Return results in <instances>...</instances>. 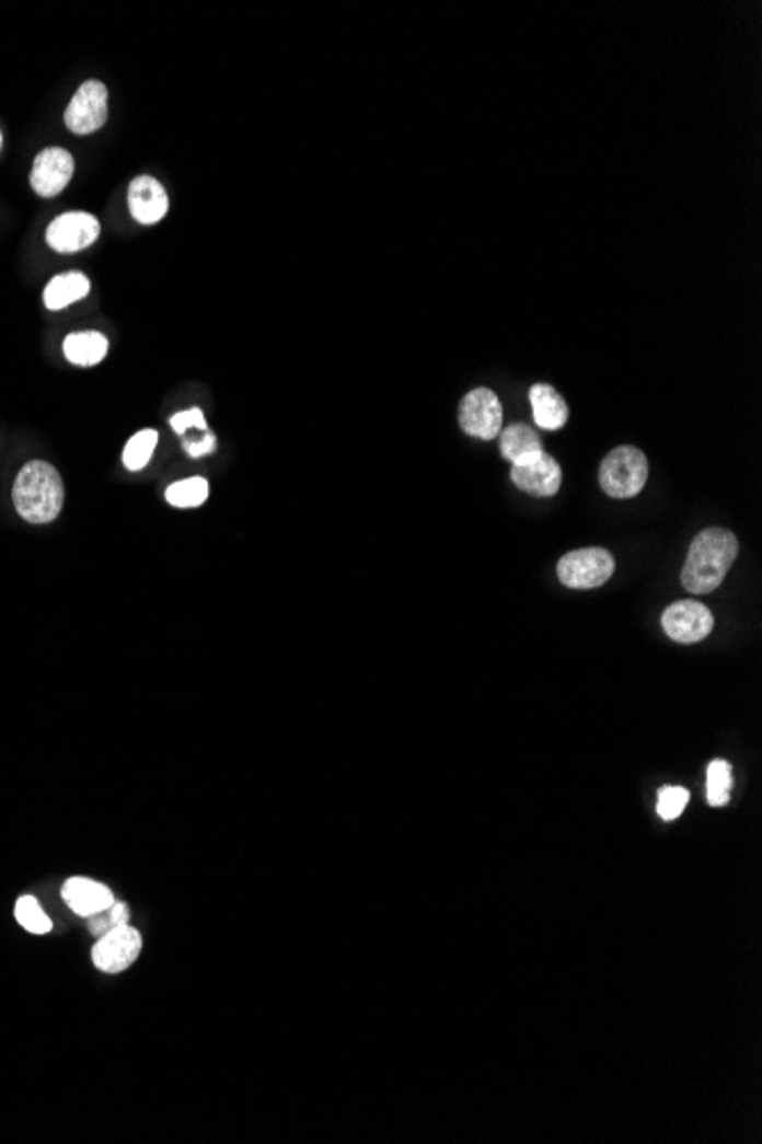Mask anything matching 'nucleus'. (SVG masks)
Instances as JSON below:
<instances>
[{
	"label": "nucleus",
	"mask_w": 762,
	"mask_h": 1144,
	"mask_svg": "<svg viewBox=\"0 0 762 1144\" xmlns=\"http://www.w3.org/2000/svg\"><path fill=\"white\" fill-rule=\"evenodd\" d=\"M155 443H158V432L155 430H142L135 435L132 439H128L126 448H124V464L128 471H142L151 455L155 450Z\"/></svg>",
	"instance_id": "aec40b11"
},
{
	"label": "nucleus",
	"mask_w": 762,
	"mask_h": 1144,
	"mask_svg": "<svg viewBox=\"0 0 762 1144\" xmlns=\"http://www.w3.org/2000/svg\"><path fill=\"white\" fill-rule=\"evenodd\" d=\"M142 950V937L130 925H117L99 937L92 948V962L103 973H122L135 964Z\"/></svg>",
	"instance_id": "423d86ee"
},
{
	"label": "nucleus",
	"mask_w": 762,
	"mask_h": 1144,
	"mask_svg": "<svg viewBox=\"0 0 762 1144\" xmlns=\"http://www.w3.org/2000/svg\"><path fill=\"white\" fill-rule=\"evenodd\" d=\"M688 802H690V793L685 788L665 786L658 795V813L665 820H676L680 813L685 811Z\"/></svg>",
	"instance_id": "4be33fe9"
},
{
	"label": "nucleus",
	"mask_w": 762,
	"mask_h": 1144,
	"mask_svg": "<svg viewBox=\"0 0 762 1144\" xmlns=\"http://www.w3.org/2000/svg\"><path fill=\"white\" fill-rule=\"evenodd\" d=\"M128 208L140 224H155L168 216L170 197L153 176H138L128 185Z\"/></svg>",
	"instance_id": "f8f14e48"
},
{
	"label": "nucleus",
	"mask_w": 762,
	"mask_h": 1144,
	"mask_svg": "<svg viewBox=\"0 0 762 1144\" xmlns=\"http://www.w3.org/2000/svg\"><path fill=\"white\" fill-rule=\"evenodd\" d=\"M76 161L67 149L50 147L37 153L33 172H31V185L39 197H56L60 195L69 181L73 178Z\"/></svg>",
	"instance_id": "9b49d317"
},
{
	"label": "nucleus",
	"mask_w": 762,
	"mask_h": 1144,
	"mask_svg": "<svg viewBox=\"0 0 762 1144\" xmlns=\"http://www.w3.org/2000/svg\"><path fill=\"white\" fill-rule=\"evenodd\" d=\"M715 617L711 610L694 599L671 603L662 615V628L671 640L680 645L701 643L703 637L713 633Z\"/></svg>",
	"instance_id": "0eeeda50"
},
{
	"label": "nucleus",
	"mask_w": 762,
	"mask_h": 1144,
	"mask_svg": "<svg viewBox=\"0 0 762 1144\" xmlns=\"http://www.w3.org/2000/svg\"><path fill=\"white\" fill-rule=\"evenodd\" d=\"M601 487L612 498H633L648 481V460L635 446H619L601 464Z\"/></svg>",
	"instance_id": "7ed1b4c3"
},
{
	"label": "nucleus",
	"mask_w": 762,
	"mask_h": 1144,
	"mask_svg": "<svg viewBox=\"0 0 762 1144\" xmlns=\"http://www.w3.org/2000/svg\"><path fill=\"white\" fill-rule=\"evenodd\" d=\"M732 790V770L726 761H713L707 765V802L713 807H724L730 800Z\"/></svg>",
	"instance_id": "6ab92c4d"
},
{
	"label": "nucleus",
	"mask_w": 762,
	"mask_h": 1144,
	"mask_svg": "<svg viewBox=\"0 0 762 1144\" xmlns=\"http://www.w3.org/2000/svg\"><path fill=\"white\" fill-rule=\"evenodd\" d=\"M14 916L33 935H46V933H50V927H53L50 918L44 914V910L39 908V902L33 895H23V898L16 900Z\"/></svg>",
	"instance_id": "412c9836"
},
{
	"label": "nucleus",
	"mask_w": 762,
	"mask_h": 1144,
	"mask_svg": "<svg viewBox=\"0 0 762 1144\" xmlns=\"http://www.w3.org/2000/svg\"><path fill=\"white\" fill-rule=\"evenodd\" d=\"M107 914H111V918H113L115 925H128L130 912H128V908H126L124 902H117V900H115V904H113L111 910H107Z\"/></svg>",
	"instance_id": "393cba45"
},
{
	"label": "nucleus",
	"mask_w": 762,
	"mask_h": 1144,
	"mask_svg": "<svg viewBox=\"0 0 762 1144\" xmlns=\"http://www.w3.org/2000/svg\"><path fill=\"white\" fill-rule=\"evenodd\" d=\"M0 147H3V136H0Z\"/></svg>",
	"instance_id": "a878e982"
},
{
	"label": "nucleus",
	"mask_w": 762,
	"mask_h": 1144,
	"mask_svg": "<svg viewBox=\"0 0 762 1144\" xmlns=\"http://www.w3.org/2000/svg\"><path fill=\"white\" fill-rule=\"evenodd\" d=\"M62 898L69 908L83 918L103 914L115 904L113 891L101 882L88 880V877H69L62 887Z\"/></svg>",
	"instance_id": "ddd939ff"
},
{
	"label": "nucleus",
	"mask_w": 762,
	"mask_h": 1144,
	"mask_svg": "<svg viewBox=\"0 0 762 1144\" xmlns=\"http://www.w3.org/2000/svg\"><path fill=\"white\" fill-rule=\"evenodd\" d=\"M735 557H738V538L724 528H707L694 538L680 580L688 592L711 594L724 582Z\"/></svg>",
	"instance_id": "f257e3e1"
},
{
	"label": "nucleus",
	"mask_w": 762,
	"mask_h": 1144,
	"mask_svg": "<svg viewBox=\"0 0 762 1144\" xmlns=\"http://www.w3.org/2000/svg\"><path fill=\"white\" fill-rule=\"evenodd\" d=\"M14 508L21 519L31 523H50L58 519L65 505V485L58 469L48 462H28L12 489Z\"/></svg>",
	"instance_id": "f03ea898"
},
{
	"label": "nucleus",
	"mask_w": 762,
	"mask_h": 1144,
	"mask_svg": "<svg viewBox=\"0 0 762 1144\" xmlns=\"http://www.w3.org/2000/svg\"><path fill=\"white\" fill-rule=\"evenodd\" d=\"M461 430L471 437L492 441L503 428V405L492 389L471 391L459 405Z\"/></svg>",
	"instance_id": "39448f33"
},
{
	"label": "nucleus",
	"mask_w": 762,
	"mask_h": 1144,
	"mask_svg": "<svg viewBox=\"0 0 762 1144\" xmlns=\"http://www.w3.org/2000/svg\"><path fill=\"white\" fill-rule=\"evenodd\" d=\"M107 119V90L99 81H88L80 85L73 99L67 105L65 124L78 136H90L99 130Z\"/></svg>",
	"instance_id": "1a4fd4ad"
},
{
	"label": "nucleus",
	"mask_w": 762,
	"mask_h": 1144,
	"mask_svg": "<svg viewBox=\"0 0 762 1144\" xmlns=\"http://www.w3.org/2000/svg\"><path fill=\"white\" fill-rule=\"evenodd\" d=\"M90 292V279L83 273H67L53 277L44 290V304L50 311H60Z\"/></svg>",
	"instance_id": "2eb2a0df"
},
{
	"label": "nucleus",
	"mask_w": 762,
	"mask_h": 1144,
	"mask_svg": "<svg viewBox=\"0 0 762 1144\" xmlns=\"http://www.w3.org/2000/svg\"><path fill=\"white\" fill-rule=\"evenodd\" d=\"M101 233V224L90 212H65L50 222L46 231L48 245L60 254H73L90 247Z\"/></svg>",
	"instance_id": "9d476101"
},
{
	"label": "nucleus",
	"mask_w": 762,
	"mask_h": 1144,
	"mask_svg": "<svg viewBox=\"0 0 762 1144\" xmlns=\"http://www.w3.org/2000/svg\"><path fill=\"white\" fill-rule=\"evenodd\" d=\"M511 483L526 494L549 498L555 496L562 487V469L549 452H534L521 462L511 464Z\"/></svg>",
	"instance_id": "6e6552de"
},
{
	"label": "nucleus",
	"mask_w": 762,
	"mask_h": 1144,
	"mask_svg": "<svg viewBox=\"0 0 762 1144\" xmlns=\"http://www.w3.org/2000/svg\"><path fill=\"white\" fill-rule=\"evenodd\" d=\"M206 498L208 483L204 477H187V481H178L168 489V502L174 505V508H199Z\"/></svg>",
	"instance_id": "a211bd4d"
},
{
	"label": "nucleus",
	"mask_w": 762,
	"mask_h": 1144,
	"mask_svg": "<svg viewBox=\"0 0 762 1144\" xmlns=\"http://www.w3.org/2000/svg\"><path fill=\"white\" fill-rule=\"evenodd\" d=\"M185 450H187L189 458L210 455V452L215 450V437L210 432H206L204 441H185Z\"/></svg>",
	"instance_id": "b1692460"
},
{
	"label": "nucleus",
	"mask_w": 762,
	"mask_h": 1144,
	"mask_svg": "<svg viewBox=\"0 0 762 1144\" xmlns=\"http://www.w3.org/2000/svg\"><path fill=\"white\" fill-rule=\"evenodd\" d=\"M539 450H543L541 439L530 428V425H523V423L511 425V428H507L500 437V452H503V458L511 464L521 462L528 455H534V452H539Z\"/></svg>",
	"instance_id": "f3484780"
},
{
	"label": "nucleus",
	"mask_w": 762,
	"mask_h": 1144,
	"mask_svg": "<svg viewBox=\"0 0 762 1144\" xmlns=\"http://www.w3.org/2000/svg\"><path fill=\"white\" fill-rule=\"evenodd\" d=\"M172 428L174 432L178 435H185L187 430H199V432H208L206 428V418H204V412L199 407L195 409H187V412H181V414H174L172 416Z\"/></svg>",
	"instance_id": "5701e85b"
},
{
	"label": "nucleus",
	"mask_w": 762,
	"mask_h": 1144,
	"mask_svg": "<svg viewBox=\"0 0 762 1144\" xmlns=\"http://www.w3.org/2000/svg\"><path fill=\"white\" fill-rule=\"evenodd\" d=\"M65 355L76 366H96L107 355V338L99 332H78L65 338Z\"/></svg>",
	"instance_id": "dca6fc26"
},
{
	"label": "nucleus",
	"mask_w": 762,
	"mask_h": 1144,
	"mask_svg": "<svg viewBox=\"0 0 762 1144\" xmlns=\"http://www.w3.org/2000/svg\"><path fill=\"white\" fill-rule=\"evenodd\" d=\"M530 405L534 423L541 430H559L568 420V407L564 397L549 384H534L530 389Z\"/></svg>",
	"instance_id": "4468645a"
},
{
	"label": "nucleus",
	"mask_w": 762,
	"mask_h": 1144,
	"mask_svg": "<svg viewBox=\"0 0 762 1144\" xmlns=\"http://www.w3.org/2000/svg\"><path fill=\"white\" fill-rule=\"evenodd\" d=\"M614 574V557L605 548H580L566 553L557 576L570 590H593L605 585Z\"/></svg>",
	"instance_id": "20e7f679"
}]
</instances>
